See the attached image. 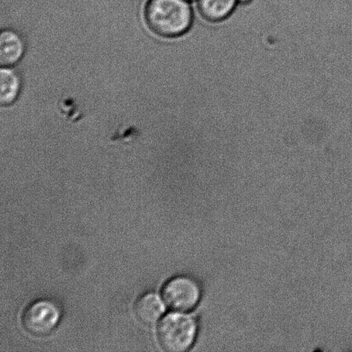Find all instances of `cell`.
<instances>
[{"label":"cell","instance_id":"obj_10","mask_svg":"<svg viewBox=\"0 0 352 352\" xmlns=\"http://www.w3.org/2000/svg\"><path fill=\"white\" fill-rule=\"evenodd\" d=\"M189 1H192V0H189Z\"/></svg>","mask_w":352,"mask_h":352},{"label":"cell","instance_id":"obj_6","mask_svg":"<svg viewBox=\"0 0 352 352\" xmlns=\"http://www.w3.org/2000/svg\"><path fill=\"white\" fill-rule=\"evenodd\" d=\"M23 53L24 43L19 34L12 30L3 31L0 37V62L3 67L15 65Z\"/></svg>","mask_w":352,"mask_h":352},{"label":"cell","instance_id":"obj_4","mask_svg":"<svg viewBox=\"0 0 352 352\" xmlns=\"http://www.w3.org/2000/svg\"><path fill=\"white\" fill-rule=\"evenodd\" d=\"M60 316V310L54 302L39 300L31 303L23 312V325L33 336H47L57 327Z\"/></svg>","mask_w":352,"mask_h":352},{"label":"cell","instance_id":"obj_5","mask_svg":"<svg viewBox=\"0 0 352 352\" xmlns=\"http://www.w3.org/2000/svg\"><path fill=\"white\" fill-rule=\"evenodd\" d=\"M134 310L140 322L151 325L161 318L165 308L160 296L153 292H148L137 300Z\"/></svg>","mask_w":352,"mask_h":352},{"label":"cell","instance_id":"obj_8","mask_svg":"<svg viewBox=\"0 0 352 352\" xmlns=\"http://www.w3.org/2000/svg\"><path fill=\"white\" fill-rule=\"evenodd\" d=\"M0 102L3 106L10 105L19 94L21 84L19 75L9 68H3L0 72Z\"/></svg>","mask_w":352,"mask_h":352},{"label":"cell","instance_id":"obj_2","mask_svg":"<svg viewBox=\"0 0 352 352\" xmlns=\"http://www.w3.org/2000/svg\"><path fill=\"white\" fill-rule=\"evenodd\" d=\"M197 322L192 316L181 313L168 314L157 327L160 346L168 352L188 351L195 342Z\"/></svg>","mask_w":352,"mask_h":352},{"label":"cell","instance_id":"obj_3","mask_svg":"<svg viewBox=\"0 0 352 352\" xmlns=\"http://www.w3.org/2000/svg\"><path fill=\"white\" fill-rule=\"evenodd\" d=\"M166 305L176 311H190L198 305L201 291L198 282L188 276L170 279L163 287Z\"/></svg>","mask_w":352,"mask_h":352},{"label":"cell","instance_id":"obj_1","mask_svg":"<svg viewBox=\"0 0 352 352\" xmlns=\"http://www.w3.org/2000/svg\"><path fill=\"white\" fill-rule=\"evenodd\" d=\"M188 0H149L146 6L148 27L158 36H182L192 25V12Z\"/></svg>","mask_w":352,"mask_h":352},{"label":"cell","instance_id":"obj_7","mask_svg":"<svg viewBox=\"0 0 352 352\" xmlns=\"http://www.w3.org/2000/svg\"><path fill=\"white\" fill-rule=\"evenodd\" d=\"M237 0H199V10L209 22L217 23L226 19L236 8Z\"/></svg>","mask_w":352,"mask_h":352},{"label":"cell","instance_id":"obj_9","mask_svg":"<svg viewBox=\"0 0 352 352\" xmlns=\"http://www.w3.org/2000/svg\"><path fill=\"white\" fill-rule=\"evenodd\" d=\"M252 1H253V0H237L238 3H243V5H248V3Z\"/></svg>","mask_w":352,"mask_h":352}]
</instances>
